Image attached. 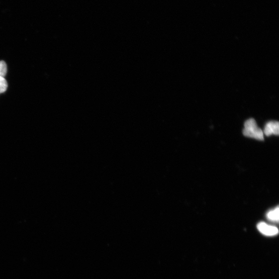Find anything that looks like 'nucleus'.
Returning <instances> with one entry per match:
<instances>
[{"instance_id": "nucleus-1", "label": "nucleus", "mask_w": 279, "mask_h": 279, "mask_svg": "<svg viewBox=\"0 0 279 279\" xmlns=\"http://www.w3.org/2000/svg\"><path fill=\"white\" fill-rule=\"evenodd\" d=\"M243 135L247 137L254 138L258 140L263 141L264 133L263 130L257 125L255 119L250 118L244 124Z\"/></svg>"}, {"instance_id": "nucleus-2", "label": "nucleus", "mask_w": 279, "mask_h": 279, "mask_svg": "<svg viewBox=\"0 0 279 279\" xmlns=\"http://www.w3.org/2000/svg\"><path fill=\"white\" fill-rule=\"evenodd\" d=\"M258 229L263 235L268 236H273L277 235L279 231L274 226L268 225L265 222H260L258 224Z\"/></svg>"}, {"instance_id": "nucleus-3", "label": "nucleus", "mask_w": 279, "mask_h": 279, "mask_svg": "<svg viewBox=\"0 0 279 279\" xmlns=\"http://www.w3.org/2000/svg\"><path fill=\"white\" fill-rule=\"evenodd\" d=\"M267 136L272 135L278 136L279 134V124L277 121H271L266 124L264 132Z\"/></svg>"}, {"instance_id": "nucleus-4", "label": "nucleus", "mask_w": 279, "mask_h": 279, "mask_svg": "<svg viewBox=\"0 0 279 279\" xmlns=\"http://www.w3.org/2000/svg\"><path fill=\"white\" fill-rule=\"evenodd\" d=\"M267 218L271 221L278 222L279 218V208L277 206L274 209L270 210L268 212Z\"/></svg>"}, {"instance_id": "nucleus-5", "label": "nucleus", "mask_w": 279, "mask_h": 279, "mask_svg": "<svg viewBox=\"0 0 279 279\" xmlns=\"http://www.w3.org/2000/svg\"><path fill=\"white\" fill-rule=\"evenodd\" d=\"M8 84L4 77H0V94L5 92L7 89Z\"/></svg>"}, {"instance_id": "nucleus-6", "label": "nucleus", "mask_w": 279, "mask_h": 279, "mask_svg": "<svg viewBox=\"0 0 279 279\" xmlns=\"http://www.w3.org/2000/svg\"><path fill=\"white\" fill-rule=\"evenodd\" d=\"M7 65L4 61H0V77H4L7 74Z\"/></svg>"}]
</instances>
